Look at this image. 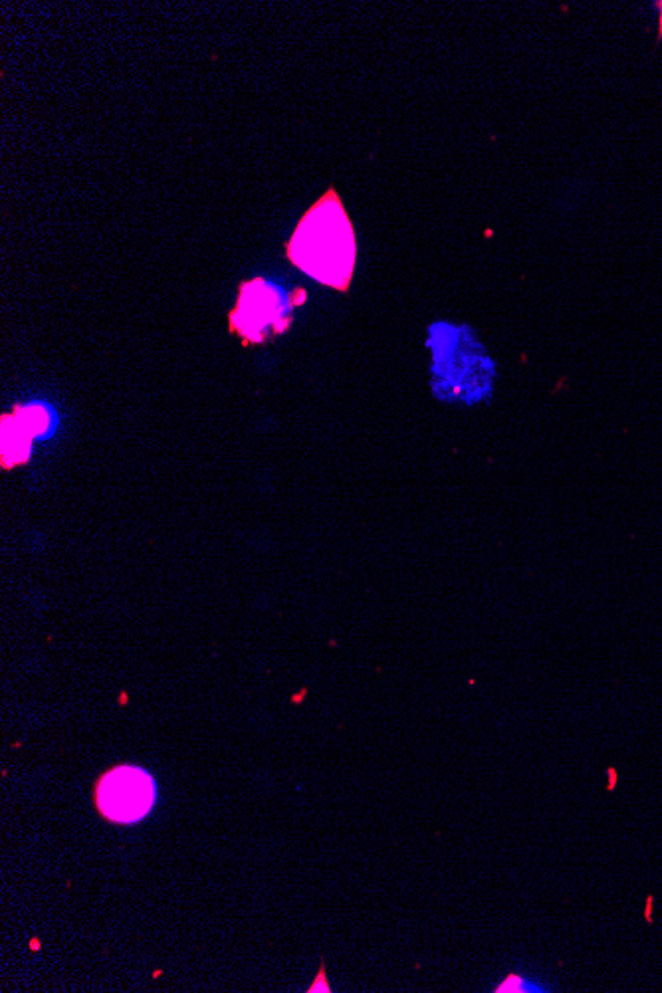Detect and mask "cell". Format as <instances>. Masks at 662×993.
Returning <instances> with one entry per match:
<instances>
[{"instance_id":"obj_1","label":"cell","mask_w":662,"mask_h":993,"mask_svg":"<svg viewBox=\"0 0 662 993\" xmlns=\"http://www.w3.org/2000/svg\"><path fill=\"white\" fill-rule=\"evenodd\" d=\"M431 391L441 403L478 407L496 393L498 362L468 323L438 320L429 326Z\"/></svg>"},{"instance_id":"obj_2","label":"cell","mask_w":662,"mask_h":993,"mask_svg":"<svg viewBox=\"0 0 662 993\" xmlns=\"http://www.w3.org/2000/svg\"><path fill=\"white\" fill-rule=\"evenodd\" d=\"M288 256L318 284L342 292L350 288L357 244L352 220L333 189L298 222L288 242Z\"/></svg>"},{"instance_id":"obj_3","label":"cell","mask_w":662,"mask_h":993,"mask_svg":"<svg viewBox=\"0 0 662 993\" xmlns=\"http://www.w3.org/2000/svg\"><path fill=\"white\" fill-rule=\"evenodd\" d=\"M156 803V777L134 764L105 769L93 786V806L102 818L115 825H135L144 821Z\"/></svg>"},{"instance_id":"obj_4","label":"cell","mask_w":662,"mask_h":993,"mask_svg":"<svg viewBox=\"0 0 662 993\" xmlns=\"http://www.w3.org/2000/svg\"><path fill=\"white\" fill-rule=\"evenodd\" d=\"M298 296H290L278 284L256 278L242 284L230 326L247 342L260 343L290 326Z\"/></svg>"},{"instance_id":"obj_5","label":"cell","mask_w":662,"mask_h":993,"mask_svg":"<svg viewBox=\"0 0 662 993\" xmlns=\"http://www.w3.org/2000/svg\"><path fill=\"white\" fill-rule=\"evenodd\" d=\"M32 445H34V441L31 435L14 421V416L7 414L2 419V465L4 468L26 463L31 458Z\"/></svg>"},{"instance_id":"obj_6","label":"cell","mask_w":662,"mask_h":993,"mask_svg":"<svg viewBox=\"0 0 662 993\" xmlns=\"http://www.w3.org/2000/svg\"><path fill=\"white\" fill-rule=\"evenodd\" d=\"M14 421L31 435L32 441H46L56 433L58 419L48 404L31 403L14 411Z\"/></svg>"},{"instance_id":"obj_7","label":"cell","mask_w":662,"mask_h":993,"mask_svg":"<svg viewBox=\"0 0 662 993\" xmlns=\"http://www.w3.org/2000/svg\"><path fill=\"white\" fill-rule=\"evenodd\" d=\"M496 992H546V985L538 982H528L520 975H510L506 982L500 983L496 988Z\"/></svg>"},{"instance_id":"obj_8","label":"cell","mask_w":662,"mask_h":993,"mask_svg":"<svg viewBox=\"0 0 662 993\" xmlns=\"http://www.w3.org/2000/svg\"><path fill=\"white\" fill-rule=\"evenodd\" d=\"M308 992H331L330 983H326V975H323V966H321L318 983H311L310 990H308Z\"/></svg>"},{"instance_id":"obj_9","label":"cell","mask_w":662,"mask_h":993,"mask_svg":"<svg viewBox=\"0 0 662 993\" xmlns=\"http://www.w3.org/2000/svg\"><path fill=\"white\" fill-rule=\"evenodd\" d=\"M659 7H661V32H662V2H661V4H659Z\"/></svg>"}]
</instances>
